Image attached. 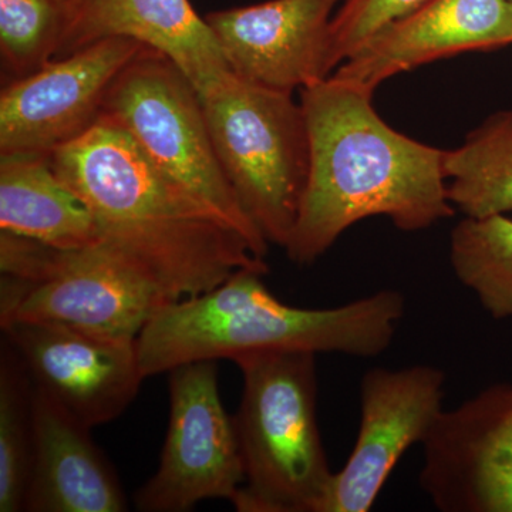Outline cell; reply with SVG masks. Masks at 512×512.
<instances>
[{"label": "cell", "instance_id": "6da1fadb", "mask_svg": "<svg viewBox=\"0 0 512 512\" xmlns=\"http://www.w3.org/2000/svg\"><path fill=\"white\" fill-rule=\"evenodd\" d=\"M92 211L104 255L170 301L211 291L241 269L268 275L265 258L210 208L174 183L110 121L50 154Z\"/></svg>", "mask_w": 512, "mask_h": 512}, {"label": "cell", "instance_id": "7a4b0ae2", "mask_svg": "<svg viewBox=\"0 0 512 512\" xmlns=\"http://www.w3.org/2000/svg\"><path fill=\"white\" fill-rule=\"evenodd\" d=\"M376 90L330 76L301 92L309 133V174L284 248L311 265L349 228L386 217L419 232L453 217L446 151L400 133L377 113Z\"/></svg>", "mask_w": 512, "mask_h": 512}, {"label": "cell", "instance_id": "3957f363", "mask_svg": "<svg viewBox=\"0 0 512 512\" xmlns=\"http://www.w3.org/2000/svg\"><path fill=\"white\" fill-rule=\"evenodd\" d=\"M265 274L241 269L211 291L167 303L137 338L144 376L202 360L256 352L340 353L372 359L392 345L406 299L382 289L328 309L298 308L266 288Z\"/></svg>", "mask_w": 512, "mask_h": 512}, {"label": "cell", "instance_id": "277c9868", "mask_svg": "<svg viewBox=\"0 0 512 512\" xmlns=\"http://www.w3.org/2000/svg\"><path fill=\"white\" fill-rule=\"evenodd\" d=\"M244 389L234 416L245 483L239 512H322L333 473L318 423L316 353L256 352L234 360Z\"/></svg>", "mask_w": 512, "mask_h": 512}, {"label": "cell", "instance_id": "5b68a950", "mask_svg": "<svg viewBox=\"0 0 512 512\" xmlns=\"http://www.w3.org/2000/svg\"><path fill=\"white\" fill-rule=\"evenodd\" d=\"M215 153L242 210L285 248L309 174V133L293 94L229 73L201 97Z\"/></svg>", "mask_w": 512, "mask_h": 512}, {"label": "cell", "instance_id": "8992f818", "mask_svg": "<svg viewBox=\"0 0 512 512\" xmlns=\"http://www.w3.org/2000/svg\"><path fill=\"white\" fill-rule=\"evenodd\" d=\"M101 119L121 128L165 175L266 258L268 241L242 210L215 153L201 94L170 57L144 46L114 80Z\"/></svg>", "mask_w": 512, "mask_h": 512}, {"label": "cell", "instance_id": "52a82bcc", "mask_svg": "<svg viewBox=\"0 0 512 512\" xmlns=\"http://www.w3.org/2000/svg\"><path fill=\"white\" fill-rule=\"evenodd\" d=\"M0 325L52 322L137 339L167 303L97 248L57 249L0 231Z\"/></svg>", "mask_w": 512, "mask_h": 512}, {"label": "cell", "instance_id": "ba28073f", "mask_svg": "<svg viewBox=\"0 0 512 512\" xmlns=\"http://www.w3.org/2000/svg\"><path fill=\"white\" fill-rule=\"evenodd\" d=\"M170 420L160 466L134 495L143 512H187L205 500L234 503L245 473L234 416L222 404L215 360L168 372Z\"/></svg>", "mask_w": 512, "mask_h": 512}, {"label": "cell", "instance_id": "9c48e42d", "mask_svg": "<svg viewBox=\"0 0 512 512\" xmlns=\"http://www.w3.org/2000/svg\"><path fill=\"white\" fill-rule=\"evenodd\" d=\"M143 47L111 37L3 83L0 154L50 156L84 136L99 123L114 80Z\"/></svg>", "mask_w": 512, "mask_h": 512}, {"label": "cell", "instance_id": "30bf717a", "mask_svg": "<svg viewBox=\"0 0 512 512\" xmlns=\"http://www.w3.org/2000/svg\"><path fill=\"white\" fill-rule=\"evenodd\" d=\"M446 375L436 366L373 367L360 382L359 431L335 473L322 512L372 510L404 454L423 444L444 412Z\"/></svg>", "mask_w": 512, "mask_h": 512}, {"label": "cell", "instance_id": "8fae6325", "mask_svg": "<svg viewBox=\"0 0 512 512\" xmlns=\"http://www.w3.org/2000/svg\"><path fill=\"white\" fill-rule=\"evenodd\" d=\"M423 446L421 490L441 512H512V384L440 414Z\"/></svg>", "mask_w": 512, "mask_h": 512}, {"label": "cell", "instance_id": "7c38bea8", "mask_svg": "<svg viewBox=\"0 0 512 512\" xmlns=\"http://www.w3.org/2000/svg\"><path fill=\"white\" fill-rule=\"evenodd\" d=\"M0 328L35 386L90 429L126 412L146 380L137 339L52 322Z\"/></svg>", "mask_w": 512, "mask_h": 512}, {"label": "cell", "instance_id": "4fadbf2b", "mask_svg": "<svg viewBox=\"0 0 512 512\" xmlns=\"http://www.w3.org/2000/svg\"><path fill=\"white\" fill-rule=\"evenodd\" d=\"M343 0H266L204 16L241 79L293 94L328 79L330 26Z\"/></svg>", "mask_w": 512, "mask_h": 512}, {"label": "cell", "instance_id": "5bb4252c", "mask_svg": "<svg viewBox=\"0 0 512 512\" xmlns=\"http://www.w3.org/2000/svg\"><path fill=\"white\" fill-rule=\"evenodd\" d=\"M511 45L508 0H424L377 30L332 76L376 90L424 64Z\"/></svg>", "mask_w": 512, "mask_h": 512}, {"label": "cell", "instance_id": "9a60e30c", "mask_svg": "<svg viewBox=\"0 0 512 512\" xmlns=\"http://www.w3.org/2000/svg\"><path fill=\"white\" fill-rule=\"evenodd\" d=\"M111 37L164 53L201 97L231 73L217 37L190 0H67L55 59Z\"/></svg>", "mask_w": 512, "mask_h": 512}, {"label": "cell", "instance_id": "2e32d148", "mask_svg": "<svg viewBox=\"0 0 512 512\" xmlns=\"http://www.w3.org/2000/svg\"><path fill=\"white\" fill-rule=\"evenodd\" d=\"M32 471L23 511L124 512L126 493L90 427L33 383Z\"/></svg>", "mask_w": 512, "mask_h": 512}, {"label": "cell", "instance_id": "e0dca14e", "mask_svg": "<svg viewBox=\"0 0 512 512\" xmlns=\"http://www.w3.org/2000/svg\"><path fill=\"white\" fill-rule=\"evenodd\" d=\"M0 231L67 251L97 244L92 211L46 154H0Z\"/></svg>", "mask_w": 512, "mask_h": 512}, {"label": "cell", "instance_id": "ac0fdd59", "mask_svg": "<svg viewBox=\"0 0 512 512\" xmlns=\"http://www.w3.org/2000/svg\"><path fill=\"white\" fill-rule=\"evenodd\" d=\"M448 198L464 217L512 212V110H501L446 151Z\"/></svg>", "mask_w": 512, "mask_h": 512}, {"label": "cell", "instance_id": "d6986e66", "mask_svg": "<svg viewBox=\"0 0 512 512\" xmlns=\"http://www.w3.org/2000/svg\"><path fill=\"white\" fill-rule=\"evenodd\" d=\"M450 262L461 285L491 318L512 319V218L464 217L450 235Z\"/></svg>", "mask_w": 512, "mask_h": 512}, {"label": "cell", "instance_id": "ffe728a7", "mask_svg": "<svg viewBox=\"0 0 512 512\" xmlns=\"http://www.w3.org/2000/svg\"><path fill=\"white\" fill-rule=\"evenodd\" d=\"M33 446V382L5 340L0 353V512L23 511Z\"/></svg>", "mask_w": 512, "mask_h": 512}, {"label": "cell", "instance_id": "44dd1931", "mask_svg": "<svg viewBox=\"0 0 512 512\" xmlns=\"http://www.w3.org/2000/svg\"><path fill=\"white\" fill-rule=\"evenodd\" d=\"M63 29V3L0 0V55L6 83L23 79L55 59Z\"/></svg>", "mask_w": 512, "mask_h": 512}, {"label": "cell", "instance_id": "7402d4cb", "mask_svg": "<svg viewBox=\"0 0 512 512\" xmlns=\"http://www.w3.org/2000/svg\"><path fill=\"white\" fill-rule=\"evenodd\" d=\"M424 0H343L330 26L329 64L332 74L355 55L377 30Z\"/></svg>", "mask_w": 512, "mask_h": 512}, {"label": "cell", "instance_id": "603a6c76", "mask_svg": "<svg viewBox=\"0 0 512 512\" xmlns=\"http://www.w3.org/2000/svg\"><path fill=\"white\" fill-rule=\"evenodd\" d=\"M56 2H59V3H66L67 0H56Z\"/></svg>", "mask_w": 512, "mask_h": 512}, {"label": "cell", "instance_id": "cb8c5ba5", "mask_svg": "<svg viewBox=\"0 0 512 512\" xmlns=\"http://www.w3.org/2000/svg\"><path fill=\"white\" fill-rule=\"evenodd\" d=\"M508 2H510V3H511V6H512V0H508Z\"/></svg>", "mask_w": 512, "mask_h": 512}]
</instances>
